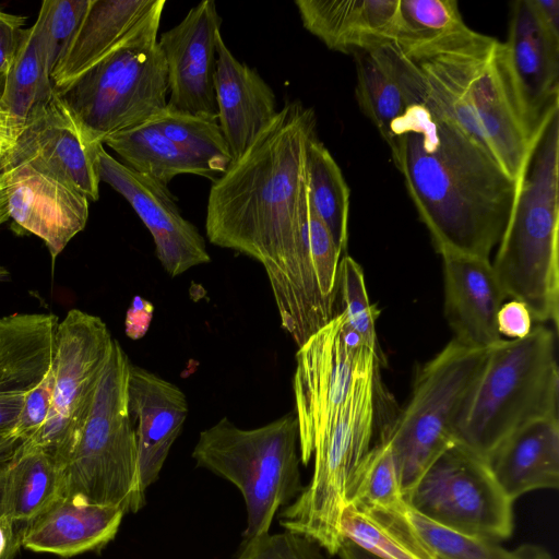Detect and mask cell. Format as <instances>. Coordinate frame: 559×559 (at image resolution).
<instances>
[{"label":"cell","instance_id":"1","mask_svg":"<svg viewBox=\"0 0 559 559\" xmlns=\"http://www.w3.org/2000/svg\"><path fill=\"white\" fill-rule=\"evenodd\" d=\"M314 134L313 110L286 103L215 179L205 216L212 245L262 264L282 328L298 347L337 313L310 248L306 148Z\"/></svg>","mask_w":559,"mask_h":559},{"label":"cell","instance_id":"2","mask_svg":"<svg viewBox=\"0 0 559 559\" xmlns=\"http://www.w3.org/2000/svg\"><path fill=\"white\" fill-rule=\"evenodd\" d=\"M407 108L388 146L437 252L489 259L509 222L519 182L425 97L416 68Z\"/></svg>","mask_w":559,"mask_h":559},{"label":"cell","instance_id":"3","mask_svg":"<svg viewBox=\"0 0 559 559\" xmlns=\"http://www.w3.org/2000/svg\"><path fill=\"white\" fill-rule=\"evenodd\" d=\"M403 53L426 99L519 182L535 136L518 106L504 44L466 25Z\"/></svg>","mask_w":559,"mask_h":559},{"label":"cell","instance_id":"4","mask_svg":"<svg viewBox=\"0 0 559 559\" xmlns=\"http://www.w3.org/2000/svg\"><path fill=\"white\" fill-rule=\"evenodd\" d=\"M559 110L539 129L492 264L507 297L533 321H559Z\"/></svg>","mask_w":559,"mask_h":559},{"label":"cell","instance_id":"5","mask_svg":"<svg viewBox=\"0 0 559 559\" xmlns=\"http://www.w3.org/2000/svg\"><path fill=\"white\" fill-rule=\"evenodd\" d=\"M556 335V330L537 325L523 338H501L488 348L455 421V443L487 460L523 426L558 418Z\"/></svg>","mask_w":559,"mask_h":559},{"label":"cell","instance_id":"6","mask_svg":"<svg viewBox=\"0 0 559 559\" xmlns=\"http://www.w3.org/2000/svg\"><path fill=\"white\" fill-rule=\"evenodd\" d=\"M130 360L115 340L92 407L58 461L64 496L136 512L144 506L138 443L128 409Z\"/></svg>","mask_w":559,"mask_h":559},{"label":"cell","instance_id":"7","mask_svg":"<svg viewBox=\"0 0 559 559\" xmlns=\"http://www.w3.org/2000/svg\"><path fill=\"white\" fill-rule=\"evenodd\" d=\"M192 457L241 492L247 509L245 539L269 532L277 510L302 490L295 413L253 429L223 417L200 432Z\"/></svg>","mask_w":559,"mask_h":559},{"label":"cell","instance_id":"8","mask_svg":"<svg viewBox=\"0 0 559 559\" xmlns=\"http://www.w3.org/2000/svg\"><path fill=\"white\" fill-rule=\"evenodd\" d=\"M381 365L356 380L346 401L317 437L312 478L282 513L281 525L305 535L330 555H336L343 536L341 518L346 490L358 464L371 448L376 430Z\"/></svg>","mask_w":559,"mask_h":559},{"label":"cell","instance_id":"9","mask_svg":"<svg viewBox=\"0 0 559 559\" xmlns=\"http://www.w3.org/2000/svg\"><path fill=\"white\" fill-rule=\"evenodd\" d=\"M162 14L156 12L126 44L56 91L102 143L148 122L167 105V67L157 41Z\"/></svg>","mask_w":559,"mask_h":559},{"label":"cell","instance_id":"10","mask_svg":"<svg viewBox=\"0 0 559 559\" xmlns=\"http://www.w3.org/2000/svg\"><path fill=\"white\" fill-rule=\"evenodd\" d=\"M488 348L449 342L418 370L407 404L381 432L391 445L403 495L455 443V421Z\"/></svg>","mask_w":559,"mask_h":559},{"label":"cell","instance_id":"11","mask_svg":"<svg viewBox=\"0 0 559 559\" xmlns=\"http://www.w3.org/2000/svg\"><path fill=\"white\" fill-rule=\"evenodd\" d=\"M408 508L447 528L500 543L513 531V502L487 461L453 443L404 495Z\"/></svg>","mask_w":559,"mask_h":559},{"label":"cell","instance_id":"12","mask_svg":"<svg viewBox=\"0 0 559 559\" xmlns=\"http://www.w3.org/2000/svg\"><path fill=\"white\" fill-rule=\"evenodd\" d=\"M377 364L385 362L347 325L342 312L298 347L293 386L305 465L312 457L317 437L342 407L358 377Z\"/></svg>","mask_w":559,"mask_h":559},{"label":"cell","instance_id":"13","mask_svg":"<svg viewBox=\"0 0 559 559\" xmlns=\"http://www.w3.org/2000/svg\"><path fill=\"white\" fill-rule=\"evenodd\" d=\"M115 338L97 316L69 310L58 323L49 414L32 438L57 460L84 423Z\"/></svg>","mask_w":559,"mask_h":559},{"label":"cell","instance_id":"14","mask_svg":"<svg viewBox=\"0 0 559 559\" xmlns=\"http://www.w3.org/2000/svg\"><path fill=\"white\" fill-rule=\"evenodd\" d=\"M58 323L53 313L0 318V393L25 397L13 430L20 440L37 435L49 414Z\"/></svg>","mask_w":559,"mask_h":559},{"label":"cell","instance_id":"15","mask_svg":"<svg viewBox=\"0 0 559 559\" xmlns=\"http://www.w3.org/2000/svg\"><path fill=\"white\" fill-rule=\"evenodd\" d=\"M103 146L55 91L24 121L12 150L2 157L29 162L76 188L90 201H97V158Z\"/></svg>","mask_w":559,"mask_h":559},{"label":"cell","instance_id":"16","mask_svg":"<svg viewBox=\"0 0 559 559\" xmlns=\"http://www.w3.org/2000/svg\"><path fill=\"white\" fill-rule=\"evenodd\" d=\"M9 218L40 238L55 260L88 219L90 200L76 188L26 160L2 157Z\"/></svg>","mask_w":559,"mask_h":559},{"label":"cell","instance_id":"17","mask_svg":"<svg viewBox=\"0 0 559 559\" xmlns=\"http://www.w3.org/2000/svg\"><path fill=\"white\" fill-rule=\"evenodd\" d=\"M97 170L99 180L120 193L147 227L168 275L175 277L211 261L203 236L181 215L166 186L118 162L104 146L98 152Z\"/></svg>","mask_w":559,"mask_h":559},{"label":"cell","instance_id":"18","mask_svg":"<svg viewBox=\"0 0 559 559\" xmlns=\"http://www.w3.org/2000/svg\"><path fill=\"white\" fill-rule=\"evenodd\" d=\"M222 19L213 0L193 7L183 20L162 34L158 46L167 67V106L217 120L214 86L216 40Z\"/></svg>","mask_w":559,"mask_h":559},{"label":"cell","instance_id":"19","mask_svg":"<svg viewBox=\"0 0 559 559\" xmlns=\"http://www.w3.org/2000/svg\"><path fill=\"white\" fill-rule=\"evenodd\" d=\"M503 44L518 106L534 138L559 110V37L542 25L528 0H515Z\"/></svg>","mask_w":559,"mask_h":559},{"label":"cell","instance_id":"20","mask_svg":"<svg viewBox=\"0 0 559 559\" xmlns=\"http://www.w3.org/2000/svg\"><path fill=\"white\" fill-rule=\"evenodd\" d=\"M444 314L453 340L473 348H488L501 340L497 316L506 302L489 259L442 255Z\"/></svg>","mask_w":559,"mask_h":559},{"label":"cell","instance_id":"21","mask_svg":"<svg viewBox=\"0 0 559 559\" xmlns=\"http://www.w3.org/2000/svg\"><path fill=\"white\" fill-rule=\"evenodd\" d=\"M127 392L138 443L140 478L146 490L157 480L181 432L189 412L188 401L176 384L133 364L129 367Z\"/></svg>","mask_w":559,"mask_h":559},{"label":"cell","instance_id":"22","mask_svg":"<svg viewBox=\"0 0 559 559\" xmlns=\"http://www.w3.org/2000/svg\"><path fill=\"white\" fill-rule=\"evenodd\" d=\"M216 53L217 121L234 162L275 118L277 102L274 91L262 76L236 59L221 33Z\"/></svg>","mask_w":559,"mask_h":559},{"label":"cell","instance_id":"23","mask_svg":"<svg viewBox=\"0 0 559 559\" xmlns=\"http://www.w3.org/2000/svg\"><path fill=\"white\" fill-rule=\"evenodd\" d=\"M165 0H91L63 57L51 73L55 91H61L126 44Z\"/></svg>","mask_w":559,"mask_h":559},{"label":"cell","instance_id":"24","mask_svg":"<svg viewBox=\"0 0 559 559\" xmlns=\"http://www.w3.org/2000/svg\"><path fill=\"white\" fill-rule=\"evenodd\" d=\"M126 512L118 507L63 496L21 526L22 547L63 558L98 550L115 538Z\"/></svg>","mask_w":559,"mask_h":559},{"label":"cell","instance_id":"25","mask_svg":"<svg viewBox=\"0 0 559 559\" xmlns=\"http://www.w3.org/2000/svg\"><path fill=\"white\" fill-rule=\"evenodd\" d=\"M304 27L328 48L354 53L392 43L399 0H296Z\"/></svg>","mask_w":559,"mask_h":559},{"label":"cell","instance_id":"26","mask_svg":"<svg viewBox=\"0 0 559 559\" xmlns=\"http://www.w3.org/2000/svg\"><path fill=\"white\" fill-rule=\"evenodd\" d=\"M506 496L514 502L538 489L559 486V419L544 418L518 429L487 457Z\"/></svg>","mask_w":559,"mask_h":559},{"label":"cell","instance_id":"27","mask_svg":"<svg viewBox=\"0 0 559 559\" xmlns=\"http://www.w3.org/2000/svg\"><path fill=\"white\" fill-rule=\"evenodd\" d=\"M64 496L61 466L32 439L20 440L0 463V522L22 526Z\"/></svg>","mask_w":559,"mask_h":559},{"label":"cell","instance_id":"28","mask_svg":"<svg viewBox=\"0 0 559 559\" xmlns=\"http://www.w3.org/2000/svg\"><path fill=\"white\" fill-rule=\"evenodd\" d=\"M343 538L382 559H437L408 516V506L397 510H359L345 506Z\"/></svg>","mask_w":559,"mask_h":559},{"label":"cell","instance_id":"29","mask_svg":"<svg viewBox=\"0 0 559 559\" xmlns=\"http://www.w3.org/2000/svg\"><path fill=\"white\" fill-rule=\"evenodd\" d=\"M103 144L115 151L122 164L167 187L173 178L191 174L214 179L201 162L187 154L150 122L106 136Z\"/></svg>","mask_w":559,"mask_h":559},{"label":"cell","instance_id":"30","mask_svg":"<svg viewBox=\"0 0 559 559\" xmlns=\"http://www.w3.org/2000/svg\"><path fill=\"white\" fill-rule=\"evenodd\" d=\"M55 88L47 64L39 26L24 28L14 58L4 78L0 107L17 133L24 121L50 99Z\"/></svg>","mask_w":559,"mask_h":559},{"label":"cell","instance_id":"31","mask_svg":"<svg viewBox=\"0 0 559 559\" xmlns=\"http://www.w3.org/2000/svg\"><path fill=\"white\" fill-rule=\"evenodd\" d=\"M355 96L362 114L388 143L392 124L407 108V97L384 44L353 53Z\"/></svg>","mask_w":559,"mask_h":559},{"label":"cell","instance_id":"32","mask_svg":"<svg viewBox=\"0 0 559 559\" xmlns=\"http://www.w3.org/2000/svg\"><path fill=\"white\" fill-rule=\"evenodd\" d=\"M309 201L342 254L348 243L349 188L337 163L314 134L306 148Z\"/></svg>","mask_w":559,"mask_h":559},{"label":"cell","instance_id":"33","mask_svg":"<svg viewBox=\"0 0 559 559\" xmlns=\"http://www.w3.org/2000/svg\"><path fill=\"white\" fill-rule=\"evenodd\" d=\"M359 510H397L407 507L397 466L388 440L380 437L355 469L346 504Z\"/></svg>","mask_w":559,"mask_h":559},{"label":"cell","instance_id":"34","mask_svg":"<svg viewBox=\"0 0 559 559\" xmlns=\"http://www.w3.org/2000/svg\"><path fill=\"white\" fill-rule=\"evenodd\" d=\"M148 122L214 175H223L233 164L229 146L217 120L182 112L166 105Z\"/></svg>","mask_w":559,"mask_h":559},{"label":"cell","instance_id":"35","mask_svg":"<svg viewBox=\"0 0 559 559\" xmlns=\"http://www.w3.org/2000/svg\"><path fill=\"white\" fill-rule=\"evenodd\" d=\"M465 26L455 0H399L392 43L407 52Z\"/></svg>","mask_w":559,"mask_h":559},{"label":"cell","instance_id":"36","mask_svg":"<svg viewBox=\"0 0 559 559\" xmlns=\"http://www.w3.org/2000/svg\"><path fill=\"white\" fill-rule=\"evenodd\" d=\"M337 312L344 314L347 325L384 360L376 331L379 310L370 304L362 269L347 254L342 255L338 264Z\"/></svg>","mask_w":559,"mask_h":559},{"label":"cell","instance_id":"37","mask_svg":"<svg viewBox=\"0 0 559 559\" xmlns=\"http://www.w3.org/2000/svg\"><path fill=\"white\" fill-rule=\"evenodd\" d=\"M408 516L437 559H512L499 543L441 526L408 508Z\"/></svg>","mask_w":559,"mask_h":559},{"label":"cell","instance_id":"38","mask_svg":"<svg viewBox=\"0 0 559 559\" xmlns=\"http://www.w3.org/2000/svg\"><path fill=\"white\" fill-rule=\"evenodd\" d=\"M91 0H45L36 23L46 51L50 76L75 35Z\"/></svg>","mask_w":559,"mask_h":559},{"label":"cell","instance_id":"39","mask_svg":"<svg viewBox=\"0 0 559 559\" xmlns=\"http://www.w3.org/2000/svg\"><path fill=\"white\" fill-rule=\"evenodd\" d=\"M320 548L316 542L293 531L265 532L245 539L237 559H323Z\"/></svg>","mask_w":559,"mask_h":559},{"label":"cell","instance_id":"40","mask_svg":"<svg viewBox=\"0 0 559 559\" xmlns=\"http://www.w3.org/2000/svg\"><path fill=\"white\" fill-rule=\"evenodd\" d=\"M532 323L533 319L527 307L513 299L504 302L497 316L499 334L510 340H519L528 335L533 329Z\"/></svg>","mask_w":559,"mask_h":559},{"label":"cell","instance_id":"41","mask_svg":"<svg viewBox=\"0 0 559 559\" xmlns=\"http://www.w3.org/2000/svg\"><path fill=\"white\" fill-rule=\"evenodd\" d=\"M25 23V16L0 10V79L4 80L11 66Z\"/></svg>","mask_w":559,"mask_h":559},{"label":"cell","instance_id":"42","mask_svg":"<svg viewBox=\"0 0 559 559\" xmlns=\"http://www.w3.org/2000/svg\"><path fill=\"white\" fill-rule=\"evenodd\" d=\"M154 306L146 299L135 296L126 314V334L132 340L143 337L153 318Z\"/></svg>","mask_w":559,"mask_h":559},{"label":"cell","instance_id":"43","mask_svg":"<svg viewBox=\"0 0 559 559\" xmlns=\"http://www.w3.org/2000/svg\"><path fill=\"white\" fill-rule=\"evenodd\" d=\"M24 402L25 397L21 394L0 393V433L13 432Z\"/></svg>","mask_w":559,"mask_h":559},{"label":"cell","instance_id":"44","mask_svg":"<svg viewBox=\"0 0 559 559\" xmlns=\"http://www.w3.org/2000/svg\"><path fill=\"white\" fill-rule=\"evenodd\" d=\"M542 25L559 37V0H528Z\"/></svg>","mask_w":559,"mask_h":559},{"label":"cell","instance_id":"45","mask_svg":"<svg viewBox=\"0 0 559 559\" xmlns=\"http://www.w3.org/2000/svg\"><path fill=\"white\" fill-rule=\"evenodd\" d=\"M20 532L21 526H8L0 522V559L21 546Z\"/></svg>","mask_w":559,"mask_h":559},{"label":"cell","instance_id":"46","mask_svg":"<svg viewBox=\"0 0 559 559\" xmlns=\"http://www.w3.org/2000/svg\"><path fill=\"white\" fill-rule=\"evenodd\" d=\"M16 132L9 116L0 107V155L8 154L15 142Z\"/></svg>","mask_w":559,"mask_h":559},{"label":"cell","instance_id":"47","mask_svg":"<svg viewBox=\"0 0 559 559\" xmlns=\"http://www.w3.org/2000/svg\"><path fill=\"white\" fill-rule=\"evenodd\" d=\"M511 551L512 559H555L544 546L538 544H523Z\"/></svg>","mask_w":559,"mask_h":559},{"label":"cell","instance_id":"48","mask_svg":"<svg viewBox=\"0 0 559 559\" xmlns=\"http://www.w3.org/2000/svg\"><path fill=\"white\" fill-rule=\"evenodd\" d=\"M336 555L341 559H382L346 538H343Z\"/></svg>","mask_w":559,"mask_h":559},{"label":"cell","instance_id":"49","mask_svg":"<svg viewBox=\"0 0 559 559\" xmlns=\"http://www.w3.org/2000/svg\"><path fill=\"white\" fill-rule=\"evenodd\" d=\"M20 439L13 433H0V463L12 453Z\"/></svg>","mask_w":559,"mask_h":559},{"label":"cell","instance_id":"50","mask_svg":"<svg viewBox=\"0 0 559 559\" xmlns=\"http://www.w3.org/2000/svg\"><path fill=\"white\" fill-rule=\"evenodd\" d=\"M1 159H2V156L0 155V225H2L3 223H5L9 219L7 194H5L4 181H3L2 171H1Z\"/></svg>","mask_w":559,"mask_h":559},{"label":"cell","instance_id":"51","mask_svg":"<svg viewBox=\"0 0 559 559\" xmlns=\"http://www.w3.org/2000/svg\"><path fill=\"white\" fill-rule=\"evenodd\" d=\"M10 277V272L4 266L0 265V282H7Z\"/></svg>","mask_w":559,"mask_h":559},{"label":"cell","instance_id":"52","mask_svg":"<svg viewBox=\"0 0 559 559\" xmlns=\"http://www.w3.org/2000/svg\"><path fill=\"white\" fill-rule=\"evenodd\" d=\"M19 550V547L12 549L5 557H3L2 559H13L15 554Z\"/></svg>","mask_w":559,"mask_h":559},{"label":"cell","instance_id":"53","mask_svg":"<svg viewBox=\"0 0 559 559\" xmlns=\"http://www.w3.org/2000/svg\"><path fill=\"white\" fill-rule=\"evenodd\" d=\"M3 85H4V80L0 79V98H1V95H2V91H3Z\"/></svg>","mask_w":559,"mask_h":559}]
</instances>
